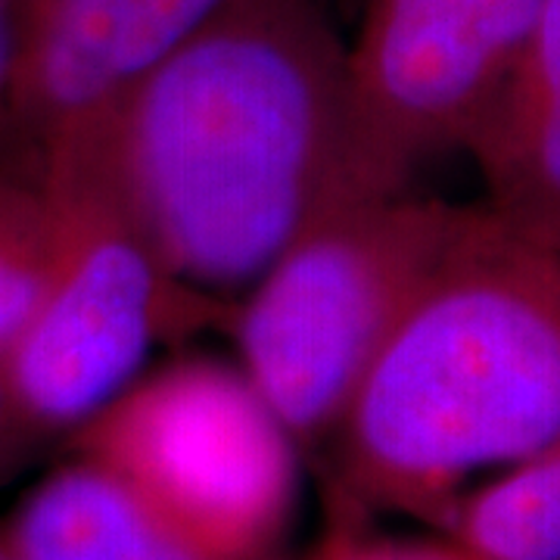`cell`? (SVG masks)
Listing matches in <instances>:
<instances>
[{
    "label": "cell",
    "instance_id": "cell-1",
    "mask_svg": "<svg viewBox=\"0 0 560 560\" xmlns=\"http://www.w3.org/2000/svg\"><path fill=\"white\" fill-rule=\"evenodd\" d=\"M121 200L187 287L246 293L359 184L349 40L324 0H231L101 125Z\"/></svg>",
    "mask_w": 560,
    "mask_h": 560
},
{
    "label": "cell",
    "instance_id": "cell-2",
    "mask_svg": "<svg viewBox=\"0 0 560 560\" xmlns=\"http://www.w3.org/2000/svg\"><path fill=\"white\" fill-rule=\"evenodd\" d=\"M330 442L342 508L433 523L477 477L558 445V253L486 206L480 231L368 368Z\"/></svg>",
    "mask_w": 560,
    "mask_h": 560
},
{
    "label": "cell",
    "instance_id": "cell-3",
    "mask_svg": "<svg viewBox=\"0 0 560 560\" xmlns=\"http://www.w3.org/2000/svg\"><path fill=\"white\" fill-rule=\"evenodd\" d=\"M486 206L411 190L340 206L234 305L241 368L300 445L334 440L368 368L480 224Z\"/></svg>",
    "mask_w": 560,
    "mask_h": 560
},
{
    "label": "cell",
    "instance_id": "cell-4",
    "mask_svg": "<svg viewBox=\"0 0 560 560\" xmlns=\"http://www.w3.org/2000/svg\"><path fill=\"white\" fill-rule=\"evenodd\" d=\"M60 209V249L35 320L3 355L28 445L72 436L143 374L153 349L234 315L180 283L140 234L101 128L32 153Z\"/></svg>",
    "mask_w": 560,
    "mask_h": 560
},
{
    "label": "cell",
    "instance_id": "cell-5",
    "mask_svg": "<svg viewBox=\"0 0 560 560\" xmlns=\"http://www.w3.org/2000/svg\"><path fill=\"white\" fill-rule=\"evenodd\" d=\"M215 560H278L300 442L241 364L190 355L143 371L69 436Z\"/></svg>",
    "mask_w": 560,
    "mask_h": 560
},
{
    "label": "cell",
    "instance_id": "cell-6",
    "mask_svg": "<svg viewBox=\"0 0 560 560\" xmlns=\"http://www.w3.org/2000/svg\"><path fill=\"white\" fill-rule=\"evenodd\" d=\"M545 0H368L349 40L364 197L411 190L420 165L467 150L521 62Z\"/></svg>",
    "mask_w": 560,
    "mask_h": 560
},
{
    "label": "cell",
    "instance_id": "cell-7",
    "mask_svg": "<svg viewBox=\"0 0 560 560\" xmlns=\"http://www.w3.org/2000/svg\"><path fill=\"white\" fill-rule=\"evenodd\" d=\"M228 3L20 0V79L7 156L97 131L140 81Z\"/></svg>",
    "mask_w": 560,
    "mask_h": 560
},
{
    "label": "cell",
    "instance_id": "cell-8",
    "mask_svg": "<svg viewBox=\"0 0 560 560\" xmlns=\"http://www.w3.org/2000/svg\"><path fill=\"white\" fill-rule=\"evenodd\" d=\"M464 153L477 162L492 215L560 256V0H545L521 62Z\"/></svg>",
    "mask_w": 560,
    "mask_h": 560
},
{
    "label": "cell",
    "instance_id": "cell-9",
    "mask_svg": "<svg viewBox=\"0 0 560 560\" xmlns=\"http://www.w3.org/2000/svg\"><path fill=\"white\" fill-rule=\"evenodd\" d=\"M20 560H215L101 460L72 455L0 526Z\"/></svg>",
    "mask_w": 560,
    "mask_h": 560
},
{
    "label": "cell",
    "instance_id": "cell-10",
    "mask_svg": "<svg viewBox=\"0 0 560 560\" xmlns=\"http://www.w3.org/2000/svg\"><path fill=\"white\" fill-rule=\"evenodd\" d=\"M440 526L482 560H560V442L470 486Z\"/></svg>",
    "mask_w": 560,
    "mask_h": 560
},
{
    "label": "cell",
    "instance_id": "cell-11",
    "mask_svg": "<svg viewBox=\"0 0 560 560\" xmlns=\"http://www.w3.org/2000/svg\"><path fill=\"white\" fill-rule=\"evenodd\" d=\"M57 249L60 209L38 160H0V355L38 315Z\"/></svg>",
    "mask_w": 560,
    "mask_h": 560
},
{
    "label": "cell",
    "instance_id": "cell-12",
    "mask_svg": "<svg viewBox=\"0 0 560 560\" xmlns=\"http://www.w3.org/2000/svg\"><path fill=\"white\" fill-rule=\"evenodd\" d=\"M308 560H482L455 539H389L342 521Z\"/></svg>",
    "mask_w": 560,
    "mask_h": 560
},
{
    "label": "cell",
    "instance_id": "cell-13",
    "mask_svg": "<svg viewBox=\"0 0 560 560\" xmlns=\"http://www.w3.org/2000/svg\"><path fill=\"white\" fill-rule=\"evenodd\" d=\"M20 79V0H0V156L10 150Z\"/></svg>",
    "mask_w": 560,
    "mask_h": 560
},
{
    "label": "cell",
    "instance_id": "cell-14",
    "mask_svg": "<svg viewBox=\"0 0 560 560\" xmlns=\"http://www.w3.org/2000/svg\"><path fill=\"white\" fill-rule=\"evenodd\" d=\"M32 445L22 433L13 401H10V389H7V377H3V364H0V474L10 470L16 460L28 452Z\"/></svg>",
    "mask_w": 560,
    "mask_h": 560
},
{
    "label": "cell",
    "instance_id": "cell-15",
    "mask_svg": "<svg viewBox=\"0 0 560 560\" xmlns=\"http://www.w3.org/2000/svg\"><path fill=\"white\" fill-rule=\"evenodd\" d=\"M0 560H20V555L10 548V541L3 539V533H0Z\"/></svg>",
    "mask_w": 560,
    "mask_h": 560
}]
</instances>
